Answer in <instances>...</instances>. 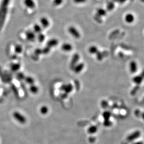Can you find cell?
Wrapping results in <instances>:
<instances>
[{
  "instance_id": "4fadbf2b",
  "label": "cell",
  "mask_w": 144,
  "mask_h": 144,
  "mask_svg": "<svg viewBox=\"0 0 144 144\" xmlns=\"http://www.w3.org/2000/svg\"><path fill=\"white\" fill-rule=\"evenodd\" d=\"M21 68V64L19 63L12 64L10 65L11 70L13 72H16L20 70Z\"/></svg>"
},
{
  "instance_id": "d4e9b609",
  "label": "cell",
  "mask_w": 144,
  "mask_h": 144,
  "mask_svg": "<svg viewBox=\"0 0 144 144\" xmlns=\"http://www.w3.org/2000/svg\"><path fill=\"white\" fill-rule=\"evenodd\" d=\"M96 57L97 60L98 61H102V59H103L104 56H103V54L101 53V52H100L99 51H98L97 53H96Z\"/></svg>"
},
{
  "instance_id": "484cf974",
  "label": "cell",
  "mask_w": 144,
  "mask_h": 144,
  "mask_svg": "<svg viewBox=\"0 0 144 144\" xmlns=\"http://www.w3.org/2000/svg\"><path fill=\"white\" fill-rule=\"evenodd\" d=\"M42 54L46 55L50 52V48L46 46V47H44L43 49H42Z\"/></svg>"
},
{
  "instance_id": "ba28073f",
  "label": "cell",
  "mask_w": 144,
  "mask_h": 144,
  "mask_svg": "<svg viewBox=\"0 0 144 144\" xmlns=\"http://www.w3.org/2000/svg\"><path fill=\"white\" fill-rule=\"evenodd\" d=\"M40 23L41 27L44 28H47L50 25V22L49 20L45 17H43L40 19Z\"/></svg>"
},
{
  "instance_id": "ffe728a7",
  "label": "cell",
  "mask_w": 144,
  "mask_h": 144,
  "mask_svg": "<svg viewBox=\"0 0 144 144\" xmlns=\"http://www.w3.org/2000/svg\"><path fill=\"white\" fill-rule=\"evenodd\" d=\"M15 51L16 54H20L23 51V47L20 44H16L15 47Z\"/></svg>"
},
{
  "instance_id": "cb8c5ba5",
  "label": "cell",
  "mask_w": 144,
  "mask_h": 144,
  "mask_svg": "<svg viewBox=\"0 0 144 144\" xmlns=\"http://www.w3.org/2000/svg\"><path fill=\"white\" fill-rule=\"evenodd\" d=\"M142 80V78L141 76H135L133 78V81L138 84L141 83Z\"/></svg>"
},
{
  "instance_id": "e0dca14e",
  "label": "cell",
  "mask_w": 144,
  "mask_h": 144,
  "mask_svg": "<svg viewBox=\"0 0 144 144\" xmlns=\"http://www.w3.org/2000/svg\"><path fill=\"white\" fill-rule=\"evenodd\" d=\"M89 52L91 54H95L98 51L97 47L94 45L89 47L88 49Z\"/></svg>"
},
{
  "instance_id": "30bf717a",
  "label": "cell",
  "mask_w": 144,
  "mask_h": 144,
  "mask_svg": "<svg viewBox=\"0 0 144 144\" xmlns=\"http://www.w3.org/2000/svg\"><path fill=\"white\" fill-rule=\"evenodd\" d=\"M135 18L134 15L131 13H128L126 15L125 20L127 23L128 24H132L134 21Z\"/></svg>"
},
{
  "instance_id": "7c38bea8",
  "label": "cell",
  "mask_w": 144,
  "mask_h": 144,
  "mask_svg": "<svg viewBox=\"0 0 144 144\" xmlns=\"http://www.w3.org/2000/svg\"><path fill=\"white\" fill-rule=\"evenodd\" d=\"M61 49L65 52H70L72 50V46L69 43H65L62 45Z\"/></svg>"
},
{
  "instance_id": "3957f363",
  "label": "cell",
  "mask_w": 144,
  "mask_h": 144,
  "mask_svg": "<svg viewBox=\"0 0 144 144\" xmlns=\"http://www.w3.org/2000/svg\"><path fill=\"white\" fill-rule=\"evenodd\" d=\"M68 32L72 35L74 38L78 39L80 37V34L78 30L75 27L73 26H70L68 28Z\"/></svg>"
},
{
  "instance_id": "4dcf8cb0",
  "label": "cell",
  "mask_w": 144,
  "mask_h": 144,
  "mask_svg": "<svg viewBox=\"0 0 144 144\" xmlns=\"http://www.w3.org/2000/svg\"><path fill=\"white\" fill-rule=\"evenodd\" d=\"M127 0H118V3H119L120 4H123V3H125L126 2Z\"/></svg>"
},
{
  "instance_id": "2e32d148",
  "label": "cell",
  "mask_w": 144,
  "mask_h": 144,
  "mask_svg": "<svg viewBox=\"0 0 144 144\" xmlns=\"http://www.w3.org/2000/svg\"><path fill=\"white\" fill-rule=\"evenodd\" d=\"M97 15L100 17L105 16L106 15V10L102 8H99L97 9Z\"/></svg>"
},
{
  "instance_id": "44dd1931",
  "label": "cell",
  "mask_w": 144,
  "mask_h": 144,
  "mask_svg": "<svg viewBox=\"0 0 144 144\" xmlns=\"http://www.w3.org/2000/svg\"><path fill=\"white\" fill-rule=\"evenodd\" d=\"M25 77V75L22 72H18L16 74V79L18 80L19 81H22V80L24 79Z\"/></svg>"
},
{
  "instance_id": "8fae6325",
  "label": "cell",
  "mask_w": 144,
  "mask_h": 144,
  "mask_svg": "<svg viewBox=\"0 0 144 144\" xmlns=\"http://www.w3.org/2000/svg\"><path fill=\"white\" fill-rule=\"evenodd\" d=\"M130 69L132 73H135L138 70L137 64L134 61H132L130 63Z\"/></svg>"
},
{
  "instance_id": "4316f807",
  "label": "cell",
  "mask_w": 144,
  "mask_h": 144,
  "mask_svg": "<svg viewBox=\"0 0 144 144\" xmlns=\"http://www.w3.org/2000/svg\"><path fill=\"white\" fill-rule=\"evenodd\" d=\"M48 111V107L46 106H43L40 109V112L43 114H46Z\"/></svg>"
},
{
  "instance_id": "9a60e30c",
  "label": "cell",
  "mask_w": 144,
  "mask_h": 144,
  "mask_svg": "<svg viewBox=\"0 0 144 144\" xmlns=\"http://www.w3.org/2000/svg\"><path fill=\"white\" fill-rule=\"evenodd\" d=\"M24 80H25V82L30 85H34V82H35L34 79L32 77L30 76H25Z\"/></svg>"
},
{
  "instance_id": "83f0119b",
  "label": "cell",
  "mask_w": 144,
  "mask_h": 144,
  "mask_svg": "<svg viewBox=\"0 0 144 144\" xmlns=\"http://www.w3.org/2000/svg\"><path fill=\"white\" fill-rule=\"evenodd\" d=\"M63 2V0H54L53 4L55 6H59L62 4Z\"/></svg>"
},
{
  "instance_id": "52a82bcc",
  "label": "cell",
  "mask_w": 144,
  "mask_h": 144,
  "mask_svg": "<svg viewBox=\"0 0 144 144\" xmlns=\"http://www.w3.org/2000/svg\"><path fill=\"white\" fill-rule=\"evenodd\" d=\"M59 42L57 39L55 38H53L50 40L47 43V46L49 48H52V47H55L57 46Z\"/></svg>"
},
{
  "instance_id": "5bb4252c",
  "label": "cell",
  "mask_w": 144,
  "mask_h": 144,
  "mask_svg": "<svg viewBox=\"0 0 144 144\" xmlns=\"http://www.w3.org/2000/svg\"><path fill=\"white\" fill-rule=\"evenodd\" d=\"M33 29H34V32L35 34H38L39 33H42V27L38 24H35L34 25Z\"/></svg>"
},
{
  "instance_id": "d6986e66",
  "label": "cell",
  "mask_w": 144,
  "mask_h": 144,
  "mask_svg": "<svg viewBox=\"0 0 144 144\" xmlns=\"http://www.w3.org/2000/svg\"><path fill=\"white\" fill-rule=\"evenodd\" d=\"M11 88L12 89L13 92H14L15 96L16 97H19V91L18 90V89L17 88V87L14 85L12 84L11 85Z\"/></svg>"
},
{
  "instance_id": "7402d4cb",
  "label": "cell",
  "mask_w": 144,
  "mask_h": 144,
  "mask_svg": "<svg viewBox=\"0 0 144 144\" xmlns=\"http://www.w3.org/2000/svg\"><path fill=\"white\" fill-rule=\"evenodd\" d=\"M37 38V40H38L39 42L43 43V42L44 41V40L45 39V36L44 34H43L42 33H41L38 34Z\"/></svg>"
},
{
  "instance_id": "8992f818",
  "label": "cell",
  "mask_w": 144,
  "mask_h": 144,
  "mask_svg": "<svg viewBox=\"0 0 144 144\" xmlns=\"http://www.w3.org/2000/svg\"><path fill=\"white\" fill-rule=\"evenodd\" d=\"M24 4L29 9H33L35 8V3L34 0H24Z\"/></svg>"
},
{
  "instance_id": "603a6c76",
  "label": "cell",
  "mask_w": 144,
  "mask_h": 144,
  "mask_svg": "<svg viewBox=\"0 0 144 144\" xmlns=\"http://www.w3.org/2000/svg\"><path fill=\"white\" fill-rule=\"evenodd\" d=\"M115 4L113 2H110L107 5V9L108 11H112L114 8Z\"/></svg>"
},
{
  "instance_id": "6da1fadb",
  "label": "cell",
  "mask_w": 144,
  "mask_h": 144,
  "mask_svg": "<svg viewBox=\"0 0 144 144\" xmlns=\"http://www.w3.org/2000/svg\"><path fill=\"white\" fill-rule=\"evenodd\" d=\"M10 0H2L0 5V31L6 20L8 11V6Z\"/></svg>"
},
{
  "instance_id": "9c48e42d",
  "label": "cell",
  "mask_w": 144,
  "mask_h": 144,
  "mask_svg": "<svg viewBox=\"0 0 144 144\" xmlns=\"http://www.w3.org/2000/svg\"><path fill=\"white\" fill-rule=\"evenodd\" d=\"M84 66H85V65L83 63L77 64L75 65V66L74 67L73 70L75 71V73H79L81 71H82L83 69L84 68Z\"/></svg>"
},
{
  "instance_id": "5b68a950",
  "label": "cell",
  "mask_w": 144,
  "mask_h": 144,
  "mask_svg": "<svg viewBox=\"0 0 144 144\" xmlns=\"http://www.w3.org/2000/svg\"><path fill=\"white\" fill-rule=\"evenodd\" d=\"M26 36L27 40L28 41L33 42L35 41L36 38V35L34 31H28L26 33Z\"/></svg>"
},
{
  "instance_id": "277c9868",
  "label": "cell",
  "mask_w": 144,
  "mask_h": 144,
  "mask_svg": "<svg viewBox=\"0 0 144 144\" xmlns=\"http://www.w3.org/2000/svg\"><path fill=\"white\" fill-rule=\"evenodd\" d=\"M79 58L80 56L78 54L75 53L74 54L70 64V67L71 69H73L75 65L77 64V63L79 60Z\"/></svg>"
},
{
  "instance_id": "1f68e13d",
  "label": "cell",
  "mask_w": 144,
  "mask_h": 144,
  "mask_svg": "<svg viewBox=\"0 0 144 144\" xmlns=\"http://www.w3.org/2000/svg\"><path fill=\"white\" fill-rule=\"evenodd\" d=\"M113 2H118V0H112Z\"/></svg>"
},
{
  "instance_id": "7a4b0ae2",
  "label": "cell",
  "mask_w": 144,
  "mask_h": 144,
  "mask_svg": "<svg viewBox=\"0 0 144 144\" xmlns=\"http://www.w3.org/2000/svg\"><path fill=\"white\" fill-rule=\"evenodd\" d=\"M13 116L15 119L19 123L24 124L26 123V118H25L23 115L22 114L19 112L16 111L14 112L13 113Z\"/></svg>"
},
{
  "instance_id": "f546056e",
  "label": "cell",
  "mask_w": 144,
  "mask_h": 144,
  "mask_svg": "<svg viewBox=\"0 0 144 144\" xmlns=\"http://www.w3.org/2000/svg\"><path fill=\"white\" fill-rule=\"evenodd\" d=\"M86 1V0H74V3L77 4L80 3H84Z\"/></svg>"
},
{
  "instance_id": "f1b7e54d",
  "label": "cell",
  "mask_w": 144,
  "mask_h": 144,
  "mask_svg": "<svg viewBox=\"0 0 144 144\" xmlns=\"http://www.w3.org/2000/svg\"><path fill=\"white\" fill-rule=\"evenodd\" d=\"M35 53L36 56H39L42 54V50L40 49H36L35 51Z\"/></svg>"
},
{
  "instance_id": "ac0fdd59",
  "label": "cell",
  "mask_w": 144,
  "mask_h": 144,
  "mask_svg": "<svg viewBox=\"0 0 144 144\" xmlns=\"http://www.w3.org/2000/svg\"><path fill=\"white\" fill-rule=\"evenodd\" d=\"M30 91L33 94H36L38 92L39 89L36 85H32L30 86Z\"/></svg>"
}]
</instances>
